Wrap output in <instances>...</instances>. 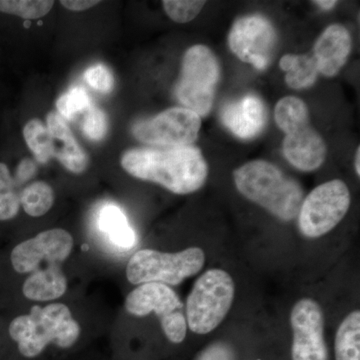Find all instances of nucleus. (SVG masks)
<instances>
[{"instance_id": "nucleus-19", "label": "nucleus", "mask_w": 360, "mask_h": 360, "mask_svg": "<svg viewBox=\"0 0 360 360\" xmlns=\"http://www.w3.org/2000/svg\"><path fill=\"white\" fill-rule=\"evenodd\" d=\"M99 227L120 248H132L136 241L134 229L117 206L106 205L103 208L99 214Z\"/></svg>"}, {"instance_id": "nucleus-18", "label": "nucleus", "mask_w": 360, "mask_h": 360, "mask_svg": "<svg viewBox=\"0 0 360 360\" xmlns=\"http://www.w3.org/2000/svg\"><path fill=\"white\" fill-rule=\"evenodd\" d=\"M285 71V82L290 89H303L312 86L319 77L316 63L307 54H285L279 61Z\"/></svg>"}, {"instance_id": "nucleus-1", "label": "nucleus", "mask_w": 360, "mask_h": 360, "mask_svg": "<svg viewBox=\"0 0 360 360\" xmlns=\"http://www.w3.org/2000/svg\"><path fill=\"white\" fill-rule=\"evenodd\" d=\"M122 167L127 174L155 182L175 194L195 193L205 184L208 167L195 146L135 148L125 151Z\"/></svg>"}, {"instance_id": "nucleus-13", "label": "nucleus", "mask_w": 360, "mask_h": 360, "mask_svg": "<svg viewBox=\"0 0 360 360\" xmlns=\"http://www.w3.org/2000/svg\"><path fill=\"white\" fill-rule=\"evenodd\" d=\"M285 160L302 172H314L326 158V144L321 134L310 125L285 134L283 142Z\"/></svg>"}, {"instance_id": "nucleus-3", "label": "nucleus", "mask_w": 360, "mask_h": 360, "mask_svg": "<svg viewBox=\"0 0 360 360\" xmlns=\"http://www.w3.org/2000/svg\"><path fill=\"white\" fill-rule=\"evenodd\" d=\"M239 193L284 221L295 219L303 201L302 186L274 163L252 160L234 172Z\"/></svg>"}, {"instance_id": "nucleus-35", "label": "nucleus", "mask_w": 360, "mask_h": 360, "mask_svg": "<svg viewBox=\"0 0 360 360\" xmlns=\"http://www.w3.org/2000/svg\"><path fill=\"white\" fill-rule=\"evenodd\" d=\"M359 160H360V148H357L356 153H355V160H354V167H355V172H356L357 175H360V165H359Z\"/></svg>"}, {"instance_id": "nucleus-12", "label": "nucleus", "mask_w": 360, "mask_h": 360, "mask_svg": "<svg viewBox=\"0 0 360 360\" xmlns=\"http://www.w3.org/2000/svg\"><path fill=\"white\" fill-rule=\"evenodd\" d=\"M73 245L72 236L65 229H49L16 245L11 253V265L18 274H32L39 269L41 262L58 264L65 262Z\"/></svg>"}, {"instance_id": "nucleus-21", "label": "nucleus", "mask_w": 360, "mask_h": 360, "mask_svg": "<svg viewBox=\"0 0 360 360\" xmlns=\"http://www.w3.org/2000/svg\"><path fill=\"white\" fill-rule=\"evenodd\" d=\"M274 118L277 127L284 134L309 124V111L307 104L295 96H285L276 103Z\"/></svg>"}, {"instance_id": "nucleus-25", "label": "nucleus", "mask_w": 360, "mask_h": 360, "mask_svg": "<svg viewBox=\"0 0 360 360\" xmlns=\"http://www.w3.org/2000/svg\"><path fill=\"white\" fill-rule=\"evenodd\" d=\"M90 104L91 101L87 92L82 87H75L59 97L56 108L58 115L65 120H72L78 113L89 110Z\"/></svg>"}, {"instance_id": "nucleus-5", "label": "nucleus", "mask_w": 360, "mask_h": 360, "mask_svg": "<svg viewBox=\"0 0 360 360\" xmlns=\"http://www.w3.org/2000/svg\"><path fill=\"white\" fill-rule=\"evenodd\" d=\"M205 264V251L200 248H189L175 253L141 250L130 257L127 277L130 283L139 285L151 283L179 285L198 274Z\"/></svg>"}, {"instance_id": "nucleus-28", "label": "nucleus", "mask_w": 360, "mask_h": 360, "mask_svg": "<svg viewBox=\"0 0 360 360\" xmlns=\"http://www.w3.org/2000/svg\"><path fill=\"white\" fill-rule=\"evenodd\" d=\"M20 206L16 186L0 184V221L13 219L20 212Z\"/></svg>"}, {"instance_id": "nucleus-2", "label": "nucleus", "mask_w": 360, "mask_h": 360, "mask_svg": "<svg viewBox=\"0 0 360 360\" xmlns=\"http://www.w3.org/2000/svg\"><path fill=\"white\" fill-rule=\"evenodd\" d=\"M8 335L20 357L35 360L51 347L59 350L75 347L82 328L70 307L63 303H51L44 307L34 305L30 314L15 317L9 324Z\"/></svg>"}, {"instance_id": "nucleus-9", "label": "nucleus", "mask_w": 360, "mask_h": 360, "mask_svg": "<svg viewBox=\"0 0 360 360\" xmlns=\"http://www.w3.org/2000/svg\"><path fill=\"white\" fill-rule=\"evenodd\" d=\"M201 117L186 108H172L132 127L137 141L165 148L189 146L198 139Z\"/></svg>"}, {"instance_id": "nucleus-32", "label": "nucleus", "mask_w": 360, "mask_h": 360, "mask_svg": "<svg viewBox=\"0 0 360 360\" xmlns=\"http://www.w3.org/2000/svg\"><path fill=\"white\" fill-rule=\"evenodd\" d=\"M101 4L97 0H61L60 4L71 11H84Z\"/></svg>"}, {"instance_id": "nucleus-27", "label": "nucleus", "mask_w": 360, "mask_h": 360, "mask_svg": "<svg viewBox=\"0 0 360 360\" xmlns=\"http://www.w3.org/2000/svg\"><path fill=\"white\" fill-rule=\"evenodd\" d=\"M108 118L103 110L96 108H90L85 115L82 130L89 139L99 141L104 139L108 132Z\"/></svg>"}, {"instance_id": "nucleus-10", "label": "nucleus", "mask_w": 360, "mask_h": 360, "mask_svg": "<svg viewBox=\"0 0 360 360\" xmlns=\"http://www.w3.org/2000/svg\"><path fill=\"white\" fill-rule=\"evenodd\" d=\"M276 42L277 35L271 22L257 14L239 18L229 34L231 51L257 70H264L271 63Z\"/></svg>"}, {"instance_id": "nucleus-23", "label": "nucleus", "mask_w": 360, "mask_h": 360, "mask_svg": "<svg viewBox=\"0 0 360 360\" xmlns=\"http://www.w3.org/2000/svg\"><path fill=\"white\" fill-rule=\"evenodd\" d=\"M26 144L39 162H47L53 158L52 139L46 124L37 118L30 120L23 127Z\"/></svg>"}, {"instance_id": "nucleus-22", "label": "nucleus", "mask_w": 360, "mask_h": 360, "mask_svg": "<svg viewBox=\"0 0 360 360\" xmlns=\"http://www.w3.org/2000/svg\"><path fill=\"white\" fill-rule=\"evenodd\" d=\"M20 205L26 214L40 217L46 214L53 205L56 195L53 189L44 181L30 184L20 193Z\"/></svg>"}, {"instance_id": "nucleus-7", "label": "nucleus", "mask_w": 360, "mask_h": 360, "mask_svg": "<svg viewBox=\"0 0 360 360\" xmlns=\"http://www.w3.org/2000/svg\"><path fill=\"white\" fill-rule=\"evenodd\" d=\"M349 206V189L342 180L324 182L302 201L298 212L300 232L305 238H321L340 224Z\"/></svg>"}, {"instance_id": "nucleus-26", "label": "nucleus", "mask_w": 360, "mask_h": 360, "mask_svg": "<svg viewBox=\"0 0 360 360\" xmlns=\"http://www.w3.org/2000/svg\"><path fill=\"white\" fill-rule=\"evenodd\" d=\"M163 8L170 20L177 23H186L193 20L205 6V1L191 0H165Z\"/></svg>"}, {"instance_id": "nucleus-33", "label": "nucleus", "mask_w": 360, "mask_h": 360, "mask_svg": "<svg viewBox=\"0 0 360 360\" xmlns=\"http://www.w3.org/2000/svg\"><path fill=\"white\" fill-rule=\"evenodd\" d=\"M0 184H9L18 187L13 175L9 172V168L6 163L0 162Z\"/></svg>"}, {"instance_id": "nucleus-14", "label": "nucleus", "mask_w": 360, "mask_h": 360, "mask_svg": "<svg viewBox=\"0 0 360 360\" xmlns=\"http://www.w3.org/2000/svg\"><path fill=\"white\" fill-rule=\"evenodd\" d=\"M221 120L238 139H252L266 125L267 110L259 97L248 94L227 104L222 110Z\"/></svg>"}, {"instance_id": "nucleus-15", "label": "nucleus", "mask_w": 360, "mask_h": 360, "mask_svg": "<svg viewBox=\"0 0 360 360\" xmlns=\"http://www.w3.org/2000/svg\"><path fill=\"white\" fill-rule=\"evenodd\" d=\"M352 51V37L345 26L329 25L315 41L312 58L319 72L333 77L347 63Z\"/></svg>"}, {"instance_id": "nucleus-29", "label": "nucleus", "mask_w": 360, "mask_h": 360, "mask_svg": "<svg viewBox=\"0 0 360 360\" xmlns=\"http://www.w3.org/2000/svg\"><path fill=\"white\" fill-rule=\"evenodd\" d=\"M84 78L87 84L103 94H108L113 89L115 79L108 68L103 65H94L85 71Z\"/></svg>"}, {"instance_id": "nucleus-8", "label": "nucleus", "mask_w": 360, "mask_h": 360, "mask_svg": "<svg viewBox=\"0 0 360 360\" xmlns=\"http://www.w3.org/2000/svg\"><path fill=\"white\" fill-rule=\"evenodd\" d=\"M125 309L129 314L139 317L155 312L170 342L179 345L186 340L187 322L182 310L184 304L167 284H141L127 296Z\"/></svg>"}, {"instance_id": "nucleus-34", "label": "nucleus", "mask_w": 360, "mask_h": 360, "mask_svg": "<svg viewBox=\"0 0 360 360\" xmlns=\"http://www.w3.org/2000/svg\"><path fill=\"white\" fill-rule=\"evenodd\" d=\"M314 4L321 7L324 11H330L338 4V1H335V0H317V1H314Z\"/></svg>"}, {"instance_id": "nucleus-16", "label": "nucleus", "mask_w": 360, "mask_h": 360, "mask_svg": "<svg viewBox=\"0 0 360 360\" xmlns=\"http://www.w3.org/2000/svg\"><path fill=\"white\" fill-rule=\"evenodd\" d=\"M46 127L52 139L53 158L72 174L84 172L89 167V158L75 139L65 118L58 113H49Z\"/></svg>"}, {"instance_id": "nucleus-20", "label": "nucleus", "mask_w": 360, "mask_h": 360, "mask_svg": "<svg viewBox=\"0 0 360 360\" xmlns=\"http://www.w3.org/2000/svg\"><path fill=\"white\" fill-rule=\"evenodd\" d=\"M335 347L336 360H360L359 310H354L341 322Z\"/></svg>"}, {"instance_id": "nucleus-6", "label": "nucleus", "mask_w": 360, "mask_h": 360, "mask_svg": "<svg viewBox=\"0 0 360 360\" xmlns=\"http://www.w3.org/2000/svg\"><path fill=\"white\" fill-rule=\"evenodd\" d=\"M219 78V63L214 53L205 45H193L182 59L175 96L187 110L206 116L212 110Z\"/></svg>"}, {"instance_id": "nucleus-11", "label": "nucleus", "mask_w": 360, "mask_h": 360, "mask_svg": "<svg viewBox=\"0 0 360 360\" xmlns=\"http://www.w3.org/2000/svg\"><path fill=\"white\" fill-rule=\"evenodd\" d=\"M290 323L292 360H328L324 315L319 302L311 298L298 300L291 310Z\"/></svg>"}, {"instance_id": "nucleus-4", "label": "nucleus", "mask_w": 360, "mask_h": 360, "mask_svg": "<svg viewBox=\"0 0 360 360\" xmlns=\"http://www.w3.org/2000/svg\"><path fill=\"white\" fill-rule=\"evenodd\" d=\"M236 295V284L224 269H210L195 281L186 300V322L196 335H207L224 321Z\"/></svg>"}, {"instance_id": "nucleus-24", "label": "nucleus", "mask_w": 360, "mask_h": 360, "mask_svg": "<svg viewBox=\"0 0 360 360\" xmlns=\"http://www.w3.org/2000/svg\"><path fill=\"white\" fill-rule=\"evenodd\" d=\"M54 6L51 0H0V13L18 16L23 20L44 18Z\"/></svg>"}, {"instance_id": "nucleus-17", "label": "nucleus", "mask_w": 360, "mask_h": 360, "mask_svg": "<svg viewBox=\"0 0 360 360\" xmlns=\"http://www.w3.org/2000/svg\"><path fill=\"white\" fill-rule=\"evenodd\" d=\"M68 290V279L60 266L47 264L46 269L32 272L23 283L22 292L34 302H51L58 300Z\"/></svg>"}, {"instance_id": "nucleus-30", "label": "nucleus", "mask_w": 360, "mask_h": 360, "mask_svg": "<svg viewBox=\"0 0 360 360\" xmlns=\"http://www.w3.org/2000/svg\"><path fill=\"white\" fill-rule=\"evenodd\" d=\"M233 352L229 345L217 342L205 348L196 360H233Z\"/></svg>"}, {"instance_id": "nucleus-31", "label": "nucleus", "mask_w": 360, "mask_h": 360, "mask_svg": "<svg viewBox=\"0 0 360 360\" xmlns=\"http://www.w3.org/2000/svg\"><path fill=\"white\" fill-rule=\"evenodd\" d=\"M34 172V163L32 162V160L25 158V160L21 161L20 165H18L16 174L13 175L14 180H15L18 186L21 182L25 181V180H27L30 177H32Z\"/></svg>"}]
</instances>
